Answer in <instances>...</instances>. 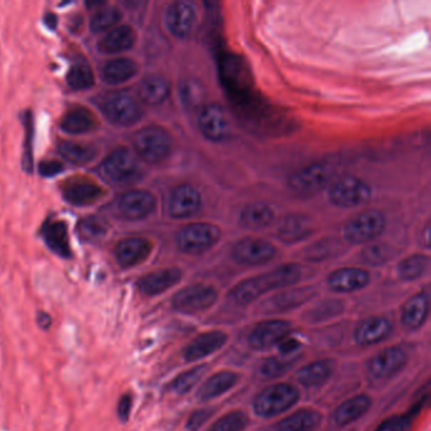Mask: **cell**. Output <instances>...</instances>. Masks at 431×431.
I'll return each mask as SVG.
<instances>
[{
  "mask_svg": "<svg viewBox=\"0 0 431 431\" xmlns=\"http://www.w3.org/2000/svg\"><path fill=\"white\" fill-rule=\"evenodd\" d=\"M336 368V362L331 358L318 359L305 364L297 370L298 383L305 387H318L324 385L331 378Z\"/></svg>",
  "mask_w": 431,
  "mask_h": 431,
  "instance_id": "28",
  "label": "cell"
},
{
  "mask_svg": "<svg viewBox=\"0 0 431 431\" xmlns=\"http://www.w3.org/2000/svg\"><path fill=\"white\" fill-rule=\"evenodd\" d=\"M277 346H279V349H280L281 355L291 357L294 353L297 352L300 349L301 343L296 338L287 336Z\"/></svg>",
  "mask_w": 431,
  "mask_h": 431,
  "instance_id": "49",
  "label": "cell"
},
{
  "mask_svg": "<svg viewBox=\"0 0 431 431\" xmlns=\"http://www.w3.org/2000/svg\"><path fill=\"white\" fill-rule=\"evenodd\" d=\"M311 227L308 219L300 217V215H291L282 222L279 234L281 239L285 242H296L303 239V237L310 233Z\"/></svg>",
  "mask_w": 431,
  "mask_h": 431,
  "instance_id": "37",
  "label": "cell"
},
{
  "mask_svg": "<svg viewBox=\"0 0 431 431\" xmlns=\"http://www.w3.org/2000/svg\"><path fill=\"white\" fill-rule=\"evenodd\" d=\"M274 218V210L269 204L253 202L242 210L241 224L248 229H262L271 224Z\"/></svg>",
  "mask_w": 431,
  "mask_h": 431,
  "instance_id": "33",
  "label": "cell"
},
{
  "mask_svg": "<svg viewBox=\"0 0 431 431\" xmlns=\"http://www.w3.org/2000/svg\"><path fill=\"white\" fill-rule=\"evenodd\" d=\"M297 357H269L259 365V373L266 378H279L285 375L287 370L291 368L296 362Z\"/></svg>",
  "mask_w": 431,
  "mask_h": 431,
  "instance_id": "43",
  "label": "cell"
},
{
  "mask_svg": "<svg viewBox=\"0 0 431 431\" xmlns=\"http://www.w3.org/2000/svg\"><path fill=\"white\" fill-rule=\"evenodd\" d=\"M323 415L318 410H297L279 421L272 431H313L319 427Z\"/></svg>",
  "mask_w": 431,
  "mask_h": 431,
  "instance_id": "27",
  "label": "cell"
},
{
  "mask_svg": "<svg viewBox=\"0 0 431 431\" xmlns=\"http://www.w3.org/2000/svg\"><path fill=\"white\" fill-rule=\"evenodd\" d=\"M429 318V297L424 292L410 297L401 308V323L406 331H417Z\"/></svg>",
  "mask_w": 431,
  "mask_h": 431,
  "instance_id": "25",
  "label": "cell"
},
{
  "mask_svg": "<svg viewBox=\"0 0 431 431\" xmlns=\"http://www.w3.org/2000/svg\"><path fill=\"white\" fill-rule=\"evenodd\" d=\"M101 174L119 185H128L140 179L142 170L133 153L127 148H118L104 160Z\"/></svg>",
  "mask_w": 431,
  "mask_h": 431,
  "instance_id": "5",
  "label": "cell"
},
{
  "mask_svg": "<svg viewBox=\"0 0 431 431\" xmlns=\"http://www.w3.org/2000/svg\"><path fill=\"white\" fill-rule=\"evenodd\" d=\"M292 324L289 320L271 319L259 321L246 336L248 347L257 352L269 350V348L277 346L284 338L289 336Z\"/></svg>",
  "mask_w": 431,
  "mask_h": 431,
  "instance_id": "11",
  "label": "cell"
},
{
  "mask_svg": "<svg viewBox=\"0 0 431 431\" xmlns=\"http://www.w3.org/2000/svg\"><path fill=\"white\" fill-rule=\"evenodd\" d=\"M156 207V199L150 191L133 190L125 192L118 202L119 213L129 220L148 217Z\"/></svg>",
  "mask_w": 431,
  "mask_h": 431,
  "instance_id": "19",
  "label": "cell"
},
{
  "mask_svg": "<svg viewBox=\"0 0 431 431\" xmlns=\"http://www.w3.org/2000/svg\"><path fill=\"white\" fill-rule=\"evenodd\" d=\"M197 125L207 140L220 142L230 133L229 119L225 110L218 104H207L197 114Z\"/></svg>",
  "mask_w": 431,
  "mask_h": 431,
  "instance_id": "14",
  "label": "cell"
},
{
  "mask_svg": "<svg viewBox=\"0 0 431 431\" xmlns=\"http://www.w3.org/2000/svg\"><path fill=\"white\" fill-rule=\"evenodd\" d=\"M170 85L167 80L160 75L147 76L140 86V96L148 105H158L167 99Z\"/></svg>",
  "mask_w": 431,
  "mask_h": 431,
  "instance_id": "34",
  "label": "cell"
},
{
  "mask_svg": "<svg viewBox=\"0 0 431 431\" xmlns=\"http://www.w3.org/2000/svg\"><path fill=\"white\" fill-rule=\"evenodd\" d=\"M138 71V66L130 58H115L107 62L101 68V78L109 85H117L125 83L133 78Z\"/></svg>",
  "mask_w": 431,
  "mask_h": 431,
  "instance_id": "32",
  "label": "cell"
},
{
  "mask_svg": "<svg viewBox=\"0 0 431 431\" xmlns=\"http://www.w3.org/2000/svg\"><path fill=\"white\" fill-rule=\"evenodd\" d=\"M65 199L73 205H88L103 195V189L90 181H73L63 190Z\"/></svg>",
  "mask_w": 431,
  "mask_h": 431,
  "instance_id": "31",
  "label": "cell"
},
{
  "mask_svg": "<svg viewBox=\"0 0 431 431\" xmlns=\"http://www.w3.org/2000/svg\"><path fill=\"white\" fill-rule=\"evenodd\" d=\"M239 382V375L233 370H220L210 375L207 381L199 387L196 398L202 403L212 401L214 398L223 396Z\"/></svg>",
  "mask_w": 431,
  "mask_h": 431,
  "instance_id": "23",
  "label": "cell"
},
{
  "mask_svg": "<svg viewBox=\"0 0 431 431\" xmlns=\"http://www.w3.org/2000/svg\"><path fill=\"white\" fill-rule=\"evenodd\" d=\"M151 251V242L147 241L145 238L133 237L119 242L115 246L114 254L117 258L118 264L124 269H128L143 262L150 256Z\"/></svg>",
  "mask_w": 431,
  "mask_h": 431,
  "instance_id": "22",
  "label": "cell"
},
{
  "mask_svg": "<svg viewBox=\"0 0 431 431\" xmlns=\"http://www.w3.org/2000/svg\"><path fill=\"white\" fill-rule=\"evenodd\" d=\"M182 277L179 269H163L140 277L138 287L147 296H156L177 285Z\"/></svg>",
  "mask_w": 431,
  "mask_h": 431,
  "instance_id": "24",
  "label": "cell"
},
{
  "mask_svg": "<svg viewBox=\"0 0 431 431\" xmlns=\"http://www.w3.org/2000/svg\"><path fill=\"white\" fill-rule=\"evenodd\" d=\"M315 289L311 286L297 287L291 290H285L277 295L269 297V300L261 305V313H286L294 308L303 306V303L310 301L315 296Z\"/></svg>",
  "mask_w": 431,
  "mask_h": 431,
  "instance_id": "15",
  "label": "cell"
},
{
  "mask_svg": "<svg viewBox=\"0 0 431 431\" xmlns=\"http://www.w3.org/2000/svg\"><path fill=\"white\" fill-rule=\"evenodd\" d=\"M68 84L73 90L89 89L94 85V73L86 62L73 63L68 73Z\"/></svg>",
  "mask_w": 431,
  "mask_h": 431,
  "instance_id": "42",
  "label": "cell"
},
{
  "mask_svg": "<svg viewBox=\"0 0 431 431\" xmlns=\"http://www.w3.org/2000/svg\"><path fill=\"white\" fill-rule=\"evenodd\" d=\"M135 32L130 26H118L109 31L99 42V50L105 53H118L135 45Z\"/></svg>",
  "mask_w": 431,
  "mask_h": 431,
  "instance_id": "29",
  "label": "cell"
},
{
  "mask_svg": "<svg viewBox=\"0 0 431 431\" xmlns=\"http://www.w3.org/2000/svg\"><path fill=\"white\" fill-rule=\"evenodd\" d=\"M331 179V167L323 162H313L297 170L290 177L292 190L298 194H313L321 190Z\"/></svg>",
  "mask_w": 431,
  "mask_h": 431,
  "instance_id": "12",
  "label": "cell"
},
{
  "mask_svg": "<svg viewBox=\"0 0 431 431\" xmlns=\"http://www.w3.org/2000/svg\"><path fill=\"white\" fill-rule=\"evenodd\" d=\"M42 235L45 238L47 246L53 252L61 257L68 258L71 256V248L68 242V227L60 220H52L46 223Z\"/></svg>",
  "mask_w": 431,
  "mask_h": 431,
  "instance_id": "30",
  "label": "cell"
},
{
  "mask_svg": "<svg viewBox=\"0 0 431 431\" xmlns=\"http://www.w3.org/2000/svg\"><path fill=\"white\" fill-rule=\"evenodd\" d=\"M391 257V251L386 244H373L367 246L363 252V261L372 266L386 264Z\"/></svg>",
  "mask_w": 431,
  "mask_h": 431,
  "instance_id": "45",
  "label": "cell"
},
{
  "mask_svg": "<svg viewBox=\"0 0 431 431\" xmlns=\"http://www.w3.org/2000/svg\"><path fill=\"white\" fill-rule=\"evenodd\" d=\"M277 253L276 246L269 242L248 237L238 242L233 248L235 262L244 266H258L272 261Z\"/></svg>",
  "mask_w": 431,
  "mask_h": 431,
  "instance_id": "13",
  "label": "cell"
},
{
  "mask_svg": "<svg viewBox=\"0 0 431 431\" xmlns=\"http://www.w3.org/2000/svg\"><path fill=\"white\" fill-rule=\"evenodd\" d=\"M429 269V257L424 254H414L405 258L398 266V277L403 281H415L420 279Z\"/></svg>",
  "mask_w": 431,
  "mask_h": 431,
  "instance_id": "38",
  "label": "cell"
},
{
  "mask_svg": "<svg viewBox=\"0 0 431 431\" xmlns=\"http://www.w3.org/2000/svg\"><path fill=\"white\" fill-rule=\"evenodd\" d=\"M94 115L85 108H73L62 118L61 128L68 135L86 133L95 127Z\"/></svg>",
  "mask_w": 431,
  "mask_h": 431,
  "instance_id": "35",
  "label": "cell"
},
{
  "mask_svg": "<svg viewBox=\"0 0 431 431\" xmlns=\"http://www.w3.org/2000/svg\"><path fill=\"white\" fill-rule=\"evenodd\" d=\"M46 23L50 26V28H53V27L56 26V17H55L53 14H48V16L46 17Z\"/></svg>",
  "mask_w": 431,
  "mask_h": 431,
  "instance_id": "53",
  "label": "cell"
},
{
  "mask_svg": "<svg viewBox=\"0 0 431 431\" xmlns=\"http://www.w3.org/2000/svg\"><path fill=\"white\" fill-rule=\"evenodd\" d=\"M392 329L391 321L385 316H370L359 321L353 331V338L360 347H370L383 342Z\"/></svg>",
  "mask_w": 431,
  "mask_h": 431,
  "instance_id": "16",
  "label": "cell"
},
{
  "mask_svg": "<svg viewBox=\"0 0 431 431\" xmlns=\"http://www.w3.org/2000/svg\"><path fill=\"white\" fill-rule=\"evenodd\" d=\"M409 362V354L403 348L388 347L375 353L365 364L367 375L372 381H388L398 375Z\"/></svg>",
  "mask_w": 431,
  "mask_h": 431,
  "instance_id": "4",
  "label": "cell"
},
{
  "mask_svg": "<svg viewBox=\"0 0 431 431\" xmlns=\"http://www.w3.org/2000/svg\"><path fill=\"white\" fill-rule=\"evenodd\" d=\"M58 152L66 161L75 165H85L95 157L94 147L75 142H62L58 146Z\"/></svg>",
  "mask_w": 431,
  "mask_h": 431,
  "instance_id": "39",
  "label": "cell"
},
{
  "mask_svg": "<svg viewBox=\"0 0 431 431\" xmlns=\"http://www.w3.org/2000/svg\"><path fill=\"white\" fill-rule=\"evenodd\" d=\"M386 220L381 212L367 210L355 215L344 227V237L349 243L360 244L373 241L385 229Z\"/></svg>",
  "mask_w": 431,
  "mask_h": 431,
  "instance_id": "9",
  "label": "cell"
},
{
  "mask_svg": "<svg viewBox=\"0 0 431 431\" xmlns=\"http://www.w3.org/2000/svg\"><path fill=\"white\" fill-rule=\"evenodd\" d=\"M214 412H215L214 409L195 410L187 419L186 429L189 431H197L202 429V426L205 425V422L213 416Z\"/></svg>",
  "mask_w": 431,
  "mask_h": 431,
  "instance_id": "47",
  "label": "cell"
},
{
  "mask_svg": "<svg viewBox=\"0 0 431 431\" xmlns=\"http://www.w3.org/2000/svg\"><path fill=\"white\" fill-rule=\"evenodd\" d=\"M122 17L120 11L115 6H105L103 9L95 11L91 17L90 27L94 32H104L107 29L114 27Z\"/></svg>",
  "mask_w": 431,
  "mask_h": 431,
  "instance_id": "44",
  "label": "cell"
},
{
  "mask_svg": "<svg viewBox=\"0 0 431 431\" xmlns=\"http://www.w3.org/2000/svg\"><path fill=\"white\" fill-rule=\"evenodd\" d=\"M51 323H52V319H51L50 315H47V313H38V324L41 328L48 329Z\"/></svg>",
  "mask_w": 431,
  "mask_h": 431,
  "instance_id": "52",
  "label": "cell"
},
{
  "mask_svg": "<svg viewBox=\"0 0 431 431\" xmlns=\"http://www.w3.org/2000/svg\"><path fill=\"white\" fill-rule=\"evenodd\" d=\"M372 406V398L368 395H355L348 398L336 407L333 420L338 426H348L355 422L368 412Z\"/></svg>",
  "mask_w": 431,
  "mask_h": 431,
  "instance_id": "26",
  "label": "cell"
},
{
  "mask_svg": "<svg viewBox=\"0 0 431 431\" xmlns=\"http://www.w3.org/2000/svg\"><path fill=\"white\" fill-rule=\"evenodd\" d=\"M105 228L104 223L96 218L85 219L84 222H81V233L86 238H96L99 235L104 234Z\"/></svg>",
  "mask_w": 431,
  "mask_h": 431,
  "instance_id": "48",
  "label": "cell"
},
{
  "mask_svg": "<svg viewBox=\"0 0 431 431\" xmlns=\"http://www.w3.org/2000/svg\"><path fill=\"white\" fill-rule=\"evenodd\" d=\"M344 311V305L339 300H325L315 305L303 313V318L308 323H321L325 320L339 316Z\"/></svg>",
  "mask_w": 431,
  "mask_h": 431,
  "instance_id": "40",
  "label": "cell"
},
{
  "mask_svg": "<svg viewBox=\"0 0 431 431\" xmlns=\"http://www.w3.org/2000/svg\"><path fill=\"white\" fill-rule=\"evenodd\" d=\"M202 195L196 187L189 184L175 187L168 199V213L177 219L192 217L200 209Z\"/></svg>",
  "mask_w": 431,
  "mask_h": 431,
  "instance_id": "18",
  "label": "cell"
},
{
  "mask_svg": "<svg viewBox=\"0 0 431 431\" xmlns=\"http://www.w3.org/2000/svg\"><path fill=\"white\" fill-rule=\"evenodd\" d=\"M101 110L105 117L117 125H133L142 118V108L140 103L128 93H113L104 98Z\"/></svg>",
  "mask_w": 431,
  "mask_h": 431,
  "instance_id": "8",
  "label": "cell"
},
{
  "mask_svg": "<svg viewBox=\"0 0 431 431\" xmlns=\"http://www.w3.org/2000/svg\"><path fill=\"white\" fill-rule=\"evenodd\" d=\"M62 170H63V165H61L57 161H45V162L41 163L39 166V171L43 176L51 177V176H56L57 174H60Z\"/></svg>",
  "mask_w": 431,
  "mask_h": 431,
  "instance_id": "51",
  "label": "cell"
},
{
  "mask_svg": "<svg viewBox=\"0 0 431 431\" xmlns=\"http://www.w3.org/2000/svg\"><path fill=\"white\" fill-rule=\"evenodd\" d=\"M370 187L355 176H343L336 180L329 189V199L338 207H358L370 197Z\"/></svg>",
  "mask_w": 431,
  "mask_h": 431,
  "instance_id": "10",
  "label": "cell"
},
{
  "mask_svg": "<svg viewBox=\"0 0 431 431\" xmlns=\"http://www.w3.org/2000/svg\"><path fill=\"white\" fill-rule=\"evenodd\" d=\"M220 229L209 223H194L186 225L177 234V246L187 254L207 252L219 241Z\"/></svg>",
  "mask_w": 431,
  "mask_h": 431,
  "instance_id": "7",
  "label": "cell"
},
{
  "mask_svg": "<svg viewBox=\"0 0 431 431\" xmlns=\"http://www.w3.org/2000/svg\"><path fill=\"white\" fill-rule=\"evenodd\" d=\"M370 274L365 269L344 267L331 272L328 277V286L334 292L359 291L370 284Z\"/></svg>",
  "mask_w": 431,
  "mask_h": 431,
  "instance_id": "20",
  "label": "cell"
},
{
  "mask_svg": "<svg viewBox=\"0 0 431 431\" xmlns=\"http://www.w3.org/2000/svg\"><path fill=\"white\" fill-rule=\"evenodd\" d=\"M298 400L300 391L296 386L287 382H279L258 392L253 400V411L259 417L272 419L292 409Z\"/></svg>",
  "mask_w": 431,
  "mask_h": 431,
  "instance_id": "2",
  "label": "cell"
},
{
  "mask_svg": "<svg viewBox=\"0 0 431 431\" xmlns=\"http://www.w3.org/2000/svg\"><path fill=\"white\" fill-rule=\"evenodd\" d=\"M196 13L194 6L186 1H176L168 6L166 11V24L171 33L176 37H186L194 29Z\"/></svg>",
  "mask_w": 431,
  "mask_h": 431,
  "instance_id": "21",
  "label": "cell"
},
{
  "mask_svg": "<svg viewBox=\"0 0 431 431\" xmlns=\"http://www.w3.org/2000/svg\"><path fill=\"white\" fill-rule=\"evenodd\" d=\"M412 415H396L382 421L375 431H411Z\"/></svg>",
  "mask_w": 431,
  "mask_h": 431,
  "instance_id": "46",
  "label": "cell"
},
{
  "mask_svg": "<svg viewBox=\"0 0 431 431\" xmlns=\"http://www.w3.org/2000/svg\"><path fill=\"white\" fill-rule=\"evenodd\" d=\"M249 425V416L242 410H233L223 415L207 431H243Z\"/></svg>",
  "mask_w": 431,
  "mask_h": 431,
  "instance_id": "41",
  "label": "cell"
},
{
  "mask_svg": "<svg viewBox=\"0 0 431 431\" xmlns=\"http://www.w3.org/2000/svg\"><path fill=\"white\" fill-rule=\"evenodd\" d=\"M301 272L303 271L298 264H284L266 274L242 281L232 289L228 298L235 305L246 306L266 292L295 285L301 279Z\"/></svg>",
  "mask_w": 431,
  "mask_h": 431,
  "instance_id": "1",
  "label": "cell"
},
{
  "mask_svg": "<svg viewBox=\"0 0 431 431\" xmlns=\"http://www.w3.org/2000/svg\"><path fill=\"white\" fill-rule=\"evenodd\" d=\"M133 143L138 155L151 163L161 162L171 151L170 135L165 129L156 125L140 129Z\"/></svg>",
  "mask_w": 431,
  "mask_h": 431,
  "instance_id": "6",
  "label": "cell"
},
{
  "mask_svg": "<svg viewBox=\"0 0 431 431\" xmlns=\"http://www.w3.org/2000/svg\"><path fill=\"white\" fill-rule=\"evenodd\" d=\"M218 291L214 286L194 284L180 290L172 297V308L185 315L204 313L218 301Z\"/></svg>",
  "mask_w": 431,
  "mask_h": 431,
  "instance_id": "3",
  "label": "cell"
},
{
  "mask_svg": "<svg viewBox=\"0 0 431 431\" xmlns=\"http://www.w3.org/2000/svg\"><path fill=\"white\" fill-rule=\"evenodd\" d=\"M132 403H133V401H132V396L129 393H125L124 396H122L119 405H118V415H119L120 420H128L130 410H132Z\"/></svg>",
  "mask_w": 431,
  "mask_h": 431,
  "instance_id": "50",
  "label": "cell"
},
{
  "mask_svg": "<svg viewBox=\"0 0 431 431\" xmlns=\"http://www.w3.org/2000/svg\"><path fill=\"white\" fill-rule=\"evenodd\" d=\"M228 342L227 333L222 331H212L202 333L191 341L182 350V357L186 362H196L199 359L207 358L218 352Z\"/></svg>",
  "mask_w": 431,
  "mask_h": 431,
  "instance_id": "17",
  "label": "cell"
},
{
  "mask_svg": "<svg viewBox=\"0 0 431 431\" xmlns=\"http://www.w3.org/2000/svg\"><path fill=\"white\" fill-rule=\"evenodd\" d=\"M207 368H209L207 364H200L191 370L180 373L174 381L170 383L168 390L180 396L189 393L199 382L202 381V377L207 373Z\"/></svg>",
  "mask_w": 431,
  "mask_h": 431,
  "instance_id": "36",
  "label": "cell"
}]
</instances>
